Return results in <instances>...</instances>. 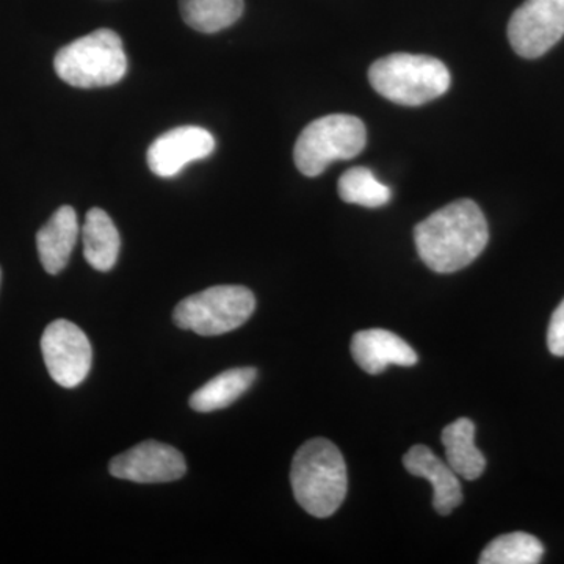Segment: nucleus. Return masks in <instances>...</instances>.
Listing matches in <instances>:
<instances>
[{"instance_id":"nucleus-10","label":"nucleus","mask_w":564,"mask_h":564,"mask_svg":"<svg viewBox=\"0 0 564 564\" xmlns=\"http://www.w3.org/2000/svg\"><path fill=\"white\" fill-rule=\"evenodd\" d=\"M215 150V139L198 126H182L163 133L148 150V165L159 177H173L184 166L209 158Z\"/></svg>"},{"instance_id":"nucleus-7","label":"nucleus","mask_w":564,"mask_h":564,"mask_svg":"<svg viewBox=\"0 0 564 564\" xmlns=\"http://www.w3.org/2000/svg\"><path fill=\"white\" fill-rule=\"evenodd\" d=\"M41 351L52 380L62 388H77L90 373V340L73 322L65 318L52 322L41 337Z\"/></svg>"},{"instance_id":"nucleus-2","label":"nucleus","mask_w":564,"mask_h":564,"mask_svg":"<svg viewBox=\"0 0 564 564\" xmlns=\"http://www.w3.org/2000/svg\"><path fill=\"white\" fill-rule=\"evenodd\" d=\"M291 481L296 502L304 511L314 518H329L347 496V464L337 445L315 437L293 456Z\"/></svg>"},{"instance_id":"nucleus-17","label":"nucleus","mask_w":564,"mask_h":564,"mask_svg":"<svg viewBox=\"0 0 564 564\" xmlns=\"http://www.w3.org/2000/svg\"><path fill=\"white\" fill-rule=\"evenodd\" d=\"M185 24L202 33H217L240 20L243 0H180Z\"/></svg>"},{"instance_id":"nucleus-13","label":"nucleus","mask_w":564,"mask_h":564,"mask_svg":"<svg viewBox=\"0 0 564 564\" xmlns=\"http://www.w3.org/2000/svg\"><path fill=\"white\" fill-rule=\"evenodd\" d=\"M77 237L79 221L76 210L70 206H62L36 234L40 261L47 273L58 274L65 270L70 252L76 247Z\"/></svg>"},{"instance_id":"nucleus-16","label":"nucleus","mask_w":564,"mask_h":564,"mask_svg":"<svg viewBox=\"0 0 564 564\" xmlns=\"http://www.w3.org/2000/svg\"><path fill=\"white\" fill-rule=\"evenodd\" d=\"M256 377L258 372L252 367L225 370L193 393L191 408L198 413L225 410L251 388Z\"/></svg>"},{"instance_id":"nucleus-14","label":"nucleus","mask_w":564,"mask_h":564,"mask_svg":"<svg viewBox=\"0 0 564 564\" xmlns=\"http://www.w3.org/2000/svg\"><path fill=\"white\" fill-rule=\"evenodd\" d=\"M85 261L90 263L98 272H109L120 256L121 239L117 226L109 215L99 207H95L85 218L84 229Z\"/></svg>"},{"instance_id":"nucleus-6","label":"nucleus","mask_w":564,"mask_h":564,"mask_svg":"<svg viewBox=\"0 0 564 564\" xmlns=\"http://www.w3.org/2000/svg\"><path fill=\"white\" fill-rule=\"evenodd\" d=\"M256 299L243 285H215L193 293L174 307V323L199 336H220L250 321Z\"/></svg>"},{"instance_id":"nucleus-11","label":"nucleus","mask_w":564,"mask_h":564,"mask_svg":"<svg viewBox=\"0 0 564 564\" xmlns=\"http://www.w3.org/2000/svg\"><path fill=\"white\" fill-rule=\"evenodd\" d=\"M351 355L367 373L384 372L389 366L413 367L417 352L411 345L388 329H364L351 339Z\"/></svg>"},{"instance_id":"nucleus-5","label":"nucleus","mask_w":564,"mask_h":564,"mask_svg":"<svg viewBox=\"0 0 564 564\" xmlns=\"http://www.w3.org/2000/svg\"><path fill=\"white\" fill-rule=\"evenodd\" d=\"M366 143V126L359 118L328 115L303 129L293 150V159L304 176H321L333 162L350 161L361 154Z\"/></svg>"},{"instance_id":"nucleus-18","label":"nucleus","mask_w":564,"mask_h":564,"mask_svg":"<svg viewBox=\"0 0 564 564\" xmlns=\"http://www.w3.org/2000/svg\"><path fill=\"white\" fill-rule=\"evenodd\" d=\"M544 555V545L533 534L514 532L496 538L481 552L480 564H536Z\"/></svg>"},{"instance_id":"nucleus-12","label":"nucleus","mask_w":564,"mask_h":564,"mask_svg":"<svg viewBox=\"0 0 564 564\" xmlns=\"http://www.w3.org/2000/svg\"><path fill=\"white\" fill-rule=\"evenodd\" d=\"M408 473L425 478L433 486V507L437 513L447 516L463 502L458 475L447 462L434 455L426 445H414L403 456Z\"/></svg>"},{"instance_id":"nucleus-19","label":"nucleus","mask_w":564,"mask_h":564,"mask_svg":"<svg viewBox=\"0 0 564 564\" xmlns=\"http://www.w3.org/2000/svg\"><path fill=\"white\" fill-rule=\"evenodd\" d=\"M337 191H339L343 202L370 207V209L383 207L392 198L391 188L381 184L372 170L366 169V166H355V169L347 170L340 176Z\"/></svg>"},{"instance_id":"nucleus-1","label":"nucleus","mask_w":564,"mask_h":564,"mask_svg":"<svg viewBox=\"0 0 564 564\" xmlns=\"http://www.w3.org/2000/svg\"><path fill=\"white\" fill-rule=\"evenodd\" d=\"M423 263L436 273H454L470 265L489 240L484 212L473 199L447 204L414 229Z\"/></svg>"},{"instance_id":"nucleus-20","label":"nucleus","mask_w":564,"mask_h":564,"mask_svg":"<svg viewBox=\"0 0 564 564\" xmlns=\"http://www.w3.org/2000/svg\"><path fill=\"white\" fill-rule=\"evenodd\" d=\"M547 347L552 355L563 358L564 356V300L552 314L549 323Z\"/></svg>"},{"instance_id":"nucleus-3","label":"nucleus","mask_w":564,"mask_h":564,"mask_svg":"<svg viewBox=\"0 0 564 564\" xmlns=\"http://www.w3.org/2000/svg\"><path fill=\"white\" fill-rule=\"evenodd\" d=\"M373 90L400 106L432 102L451 88L447 66L429 55L391 54L370 66Z\"/></svg>"},{"instance_id":"nucleus-4","label":"nucleus","mask_w":564,"mask_h":564,"mask_svg":"<svg viewBox=\"0 0 564 564\" xmlns=\"http://www.w3.org/2000/svg\"><path fill=\"white\" fill-rule=\"evenodd\" d=\"M54 68L70 87H110L128 73V57L118 33L98 29L62 47L55 55Z\"/></svg>"},{"instance_id":"nucleus-15","label":"nucleus","mask_w":564,"mask_h":564,"mask_svg":"<svg viewBox=\"0 0 564 564\" xmlns=\"http://www.w3.org/2000/svg\"><path fill=\"white\" fill-rule=\"evenodd\" d=\"M445 462L464 480H477L485 473L486 458L475 445V425L470 419H458L445 426L443 436Z\"/></svg>"},{"instance_id":"nucleus-8","label":"nucleus","mask_w":564,"mask_h":564,"mask_svg":"<svg viewBox=\"0 0 564 564\" xmlns=\"http://www.w3.org/2000/svg\"><path fill=\"white\" fill-rule=\"evenodd\" d=\"M564 36V0H525L511 17L508 40L516 54L538 58Z\"/></svg>"},{"instance_id":"nucleus-9","label":"nucleus","mask_w":564,"mask_h":564,"mask_svg":"<svg viewBox=\"0 0 564 564\" xmlns=\"http://www.w3.org/2000/svg\"><path fill=\"white\" fill-rule=\"evenodd\" d=\"M110 474L135 484H169L187 473L184 455L172 445L144 441L110 462Z\"/></svg>"}]
</instances>
